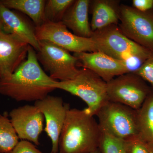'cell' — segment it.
<instances>
[{"mask_svg": "<svg viewBox=\"0 0 153 153\" xmlns=\"http://www.w3.org/2000/svg\"><path fill=\"white\" fill-rule=\"evenodd\" d=\"M91 153H100V151L99 149H98L97 150H96L94 151V152H92Z\"/></svg>", "mask_w": 153, "mask_h": 153, "instance_id": "cell-27", "label": "cell"}, {"mask_svg": "<svg viewBox=\"0 0 153 153\" xmlns=\"http://www.w3.org/2000/svg\"><path fill=\"white\" fill-rule=\"evenodd\" d=\"M57 81L43 70L30 46L26 60L10 76L0 79V94L16 101L36 102L56 89L52 85Z\"/></svg>", "mask_w": 153, "mask_h": 153, "instance_id": "cell-1", "label": "cell"}, {"mask_svg": "<svg viewBox=\"0 0 153 153\" xmlns=\"http://www.w3.org/2000/svg\"><path fill=\"white\" fill-rule=\"evenodd\" d=\"M101 129V139L99 146L100 153H126L123 140Z\"/></svg>", "mask_w": 153, "mask_h": 153, "instance_id": "cell-21", "label": "cell"}, {"mask_svg": "<svg viewBox=\"0 0 153 153\" xmlns=\"http://www.w3.org/2000/svg\"><path fill=\"white\" fill-rule=\"evenodd\" d=\"M45 119L44 131L51 140L52 143L51 153L59 152V137L66 114L70 108L69 105L63 102L61 97L48 95L45 98L35 102Z\"/></svg>", "mask_w": 153, "mask_h": 153, "instance_id": "cell-10", "label": "cell"}, {"mask_svg": "<svg viewBox=\"0 0 153 153\" xmlns=\"http://www.w3.org/2000/svg\"><path fill=\"white\" fill-rule=\"evenodd\" d=\"M38 43L37 59L52 79L68 81L78 74L79 71L76 67L78 60L74 55L49 41L41 40L38 41Z\"/></svg>", "mask_w": 153, "mask_h": 153, "instance_id": "cell-6", "label": "cell"}, {"mask_svg": "<svg viewBox=\"0 0 153 153\" xmlns=\"http://www.w3.org/2000/svg\"><path fill=\"white\" fill-rule=\"evenodd\" d=\"M149 153H153V144H149Z\"/></svg>", "mask_w": 153, "mask_h": 153, "instance_id": "cell-26", "label": "cell"}, {"mask_svg": "<svg viewBox=\"0 0 153 153\" xmlns=\"http://www.w3.org/2000/svg\"><path fill=\"white\" fill-rule=\"evenodd\" d=\"M119 2L108 0L91 1L92 18L90 27L92 32L111 25H118Z\"/></svg>", "mask_w": 153, "mask_h": 153, "instance_id": "cell-16", "label": "cell"}, {"mask_svg": "<svg viewBox=\"0 0 153 153\" xmlns=\"http://www.w3.org/2000/svg\"><path fill=\"white\" fill-rule=\"evenodd\" d=\"M19 138L7 111L0 113V153H9L19 143Z\"/></svg>", "mask_w": 153, "mask_h": 153, "instance_id": "cell-19", "label": "cell"}, {"mask_svg": "<svg viewBox=\"0 0 153 153\" xmlns=\"http://www.w3.org/2000/svg\"><path fill=\"white\" fill-rule=\"evenodd\" d=\"M74 0H49L44 8L45 22H62L65 13L74 2Z\"/></svg>", "mask_w": 153, "mask_h": 153, "instance_id": "cell-20", "label": "cell"}, {"mask_svg": "<svg viewBox=\"0 0 153 153\" xmlns=\"http://www.w3.org/2000/svg\"><path fill=\"white\" fill-rule=\"evenodd\" d=\"M91 1L76 0L65 13L62 23L72 30L73 34L80 37L91 38L92 30L88 22V11Z\"/></svg>", "mask_w": 153, "mask_h": 153, "instance_id": "cell-15", "label": "cell"}, {"mask_svg": "<svg viewBox=\"0 0 153 153\" xmlns=\"http://www.w3.org/2000/svg\"><path fill=\"white\" fill-rule=\"evenodd\" d=\"M91 38L99 52L123 61L130 73H135L139 69L152 51L125 36L118 25H110L93 32Z\"/></svg>", "mask_w": 153, "mask_h": 153, "instance_id": "cell-3", "label": "cell"}, {"mask_svg": "<svg viewBox=\"0 0 153 153\" xmlns=\"http://www.w3.org/2000/svg\"><path fill=\"white\" fill-rule=\"evenodd\" d=\"M0 31L22 39L36 51L39 50L36 27L24 17L0 3Z\"/></svg>", "mask_w": 153, "mask_h": 153, "instance_id": "cell-14", "label": "cell"}, {"mask_svg": "<svg viewBox=\"0 0 153 153\" xmlns=\"http://www.w3.org/2000/svg\"><path fill=\"white\" fill-rule=\"evenodd\" d=\"M38 41L45 40L74 53L97 52V47L92 38H83L74 35L62 22H46L36 27Z\"/></svg>", "mask_w": 153, "mask_h": 153, "instance_id": "cell-9", "label": "cell"}, {"mask_svg": "<svg viewBox=\"0 0 153 153\" xmlns=\"http://www.w3.org/2000/svg\"><path fill=\"white\" fill-rule=\"evenodd\" d=\"M122 33L130 40L151 51L153 50V10L138 11L133 7L120 5L118 9Z\"/></svg>", "mask_w": 153, "mask_h": 153, "instance_id": "cell-8", "label": "cell"}, {"mask_svg": "<svg viewBox=\"0 0 153 153\" xmlns=\"http://www.w3.org/2000/svg\"><path fill=\"white\" fill-rule=\"evenodd\" d=\"M146 81L137 74L127 73L107 82L108 101L117 102L138 110L152 90Z\"/></svg>", "mask_w": 153, "mask_h": 153, "instance_id": "cell-7", "label": "cell"}, {"mask_svg": "<svg viewBox=\"0 0 153 153\" xmlns=\"http://www.w3.org/2000/svg\"><path fill=\"white\" fill-rule=\"evenodd\" d=\"M47 1L44 0H1L0 3L6 7L24 13L32 21L35 27L45 23L44 8Z\"/></svg>", "mask_w": 153, "mask_h": 153, "instance_id": "cell-17", "label": "cell"}, {"mask_svg": "<svg viewBox=\"0 0 153 153\" xmlns=\"http://www.w3.org/2000/svg\"><path fill=\"white\" fill-rule=\"evenodd\" d=\"M19 139L39 146V136L44 130V115L35 105H26L14 108L9 113Z\"/></svg>", "mask_w": 153, "mask_h": 153, "instance_id": "cell-11", "label": "cell"}, {"mask_svg": "<svg viewBox=\"0 0 153 153\" xmlns=\"http://www.w3.org/2000/svg\"><path fill=\"white\" fill-rule=\"evenodd\" d=\"M52 87L65 91L81 99L87 104V107L85 108L86 111L94 116L108 101L107 82L86 68L79 69V73L73 79L57 81Z\"/></svg>", "mask_w": 153, "mask_h": 153, "instance_id": "cell-4", "label": "cell"}, {"mask_svg": "<svg viewBox=\"0 0 153 153\" xmlns=\"http://www.w3.org/2000/svg\"><path fill=\"white\" fill-rule=\"evenodd\" d=\"M132 6L141 12H149L153 10V0H133Z\"/></svg>", "mask_w": 153, "mask_h": 153, "instance_id": "cell-25", "label": "cell"}, {"mask_svg": "<svg viewBox=\"0 0 153 153\" xmlns=\"http://www.w3.org/2000/svg\"><path fill=\"white\" fill-rule=\"evenodd\" d=\"M137 111L138 135L148 143L153 144V89Z\"/></svg>", "mask_w": 153, "mask_h": 153, "instance_id": "cell-18", "label": "cell"}, {"mask_svg": "<svg viewBox=\"0 0 153 153\" xmlns=\"http://www.w3.org/2000/svg\"><path fill=\"white\" fill-rule=\"evenodd\" d=\"M124 141L126 153H149V145L139 135Z\"/></svg>", "mask_w": 153, "mask_h": 153, "instance_id": "cell-22", "label": "cell"}, {"mask_svg": "<svg viewBox=\"0 0 153 153\" xmlns=\"http://www.w3.org/2000/svg\"><path fill=\"white\" fill-rule=\"evenodd\" d=\"M101 134L98 122L85 108H69L59 137L58 153L93 152L99 149Z\"/></svg>", "mask_w": 153, "mask_h": 153, "instance_id": "cell-2", "label": "cell"}, {"mask_svg": "<svg viewBox=\"0 0 153 153\" xmlns=\"http://www.w3.org/2000/svg\"><path fill=\"white\" fill-rule=\"evenodd\" d=\"M140 76L153 89V50L138 70L134 73Z\"/></svg>", "mask_w": 153, "mask_h": 153, "instance_id": "cell-23", "label": "cell"}, {"mask_svg": "<svg viewBox=\"0 0 153 153\" xmlns=\"http://www.w3.org/2000/svg\"><path fill=\"white\" fill-rule=\"evenodd\" d=\"M29 47L19 37L0 31V79L10 76L26 60Z\"/></svg>", "mask_w": 153, "mask_h": 153, "instance_id": "cell-13", "label": "cell"}, {"mask_svg": "<svg viewBox=\"0 0 153 153\" xmlns=\"http://www.w3.org/2000/svg\"><path fill=\"white\" fill-rule=\"evenodd\" d=\"M100 128L125 140L138 135L137 111L124 105L108 101L96 115Z\"/></svg>", "mask_w": 153, "mask_h": 153, "instance_id": "cell-5", "label": "cell"}, {"mask_svg": "<svg viewBox=\"0 0 153 153\" xmlns=\"http://www.w3.org/2000/svg\"><path fill=\"white\" fill-rule=\"evenodd\" d=\"M78 60L77 66L89 69L108 82L116 76L129 73L126 63L102 52L74 53Z\"/></svg>", "mask_w": 153, "mask_h": 153, "instance_id": "cell-12", "label": "cell"}, {"mask_svg": "<svg viewBox=\"0 0 153 153\" xmlns=\"http://www.w3.org/2000/svg\"><path fill=\"white\" fill-rule=\"evenodd\" d=\"M9 153H43L32 143L26 140L19 142Z\"/></svg>", "mask_w": 153, "mask_h": 153, "instance_id": "cell-24", "label": "cell"}]
</instances>
